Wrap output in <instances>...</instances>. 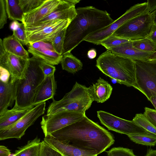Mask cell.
I'll return each instance as SVG.
<instances>
[{
	"label": "cell",
	"mask_w": 156,
	"mask_h": 156,
	"mask_svg": "<svg viewBox=\"0 0 156 156\" xmlns=\"http://www.w3.org/2000/svg\"><path fill=\"white\" fill-rule=\"evenodd\" d=\"M49 136L45 142L62 156H97L115 142L110 133L86 115Z\"/></svg>",
	"instance_id": "obj_1"
},
{
	"label": "cell",
	"mask_w": 156,
	"mask_h": 156,
	"mask_svg": "<svg viewBox=\"0 0 156 156\" xmlns=\"http://www.w3.org/2000/svg\"><path fill=\"white\" fill-rule=\"evenodd\" d=\"M77 15L66 29L62 55L71 51L92 33L115 21L106 10L91 6L76 8Z\"/></svg>",
	"instance_id": "obj_2"
},
{
	"label": "cell",
	"mask_w": 156,
	"mask_h": 156,
	"mask_svg": "<svg viewBox=\"0 0 156 156\" xmlns=\"http://www.w3.org/2000/svg\"><path fill=\"white\" fill-rule=\"evenodd\" d=\"M96 66L103 74L117 83L135 88L136 79L134 60L107 50L97 59Z\"/></svg>",
	"instance_id": "obj_3"
},
{
	"label": "cell",
	"mask_w": 156,
	"mask_h": 156,
	"mask_svg": "<svg viewBox=\"0 0 156 156\" xmlns=\"http://www.w3.org/2000/svg\"><path fill=\"white\" fill-rule=\"evenodd\" d=\"M43 61L34 56L29 59L23 77L16 82L14 108L23 109L34 106L32 105L34 96L45 77L40 66Z\"/></svg>",
	"instance_id": "obj_4"
},
{
	"label": "cell",
	"mask_w": 156,
	"mask_h": 156,
	"mask_svg": "<svg viewBox=\"0 0 156 156\" xmlns=\"http://www.w3.org/2000/svg\"><path fill=\"white\" fill-rule=\"evenodd\" d=\"M49 105L47 115H51L62 111L79 112L85 113L93 101L88 88L76 82L72 90L60 100L54 99Z\"/></svg>",
	"instance_id": "obj_5"
},
{
	"label": "cell",
	"mask_w": 156,
	"mask_h": 156,
	"mask_svg": "<svg viewBox=\"0 0 156 156\" xmlns=\"http://www.w3.org/2000/svg\"><path fill=\"white\" fill-rule=\"evenodd\" d=\"M154 23L147 11L128 21L112 34L131 41L143 39L149 35Z\"/></svg>",
	"instance_id": "obj_6"
},
{
	"label": "cell",
	"mask_w": 156,
	"mask_h": 156,
	"mask_svg": "<svg viewBox=\"0 0 156 156\" xmlns=\"http://www.w3.org/2000/svg\"><path fill=\"white\" fill-rule=\"evenodd\" d=\"M136 85L135 88L147 98L156 95V61L134 60Z\"/></svg>",
	"instance_id": "obj_7"
},
{
	"label": "cell",
	"mask_w": 156,
	"mask_h": 156,
	"mask_svg": "<svg viewBox=\"0 0 156 156\" xmlns=\"http://www.w3.org/2000/svg\"><path fill=\"white\" fill-rule=\"evenodd\" d=\"M70 21L52 20L25 27V33L30 43L44 41L51 43L57 34L66 28Z\"/></svg>",
	"instance_id": "obj_8"
},
{
	"label": "cell",
	"mask_w": 156,
	"mask_h": 156,
	"mask_svg": "<svg viewBox=\"0 0 156 156\" xmlns=\"http://www.w3.org/2000/svg\"><path fill=\"white\" fill-rule=\"evenodd\" d=\"M147 3H137L131 7L122 15L106 27L92 33L84 41L98 45L102 41L112 35L119 28L130 19L147 11Z\"/></svg>",
	"instance_id": "obj_9"
},
{
	"label": "cell",
	"mask_w": 156,
	"mask_h": 156,
	"mask_svg": "<svg viewBox=\"0 0 156 156\" xmlns=\"http://www.w3.org/2000/svg\"><path fill=\"white\" fill-rule=\"evenodd\" d=\"M45 106V102L35 106L17 122L8 127L0 130V140L11 138L20 139L25 134L27 129L44 113Z\"/></svg>",
	"instance_id": "obj_10"
},
{
	"label": "cell",
	"mask_w": 156,
	"mask_h": 156,
	"mask_svg": "<svg viewBox=\"0 0 156 156\" xmlns=\"http://www.w3.org/2000/svg\"><path fill=\"white\" fill-rule=\"evenodd\" d=\"M97 114L101 123L109 130L125 134L127 136L152 133L133 120L124 119L103 111H97Z\"/></svg>",
	"instance_id": "obj_11"
},
{
	"label": "cell",
	"mask_w": 156,
	"mask_h": 156,
	"mask_svg": "<svg viewBox=\"0 0 156 156\" xmlns=\"http://www.w3.org/2000/svg\"><path fill=\"white\" fill-rule=\"evenodd\" d=\"M85 116V113L71 111H62L43 116L41 124L45 137L49 136L53 132L82 119Z\"/></svg>",
	"instance_id": "obj_12"
},
{
	"label": "cell",
	"mask_w": 156,
	"mask_h": 156,
	"mask_svg": "<svg viewBox=\"0 0 156 156\" xmlns=\"http://www.w3.org/2000/svg\"><path fill=\"white\" fill-rule=\"evenodd\" d=\"M29 59H25L6 52L3 45L2 40L0 39V66L9 72L11 82L15 83L22 78Z\"/></svg>",
	"instance_id": "obj_13"
},
{
	"label": "cell",
	"mask_w": 156,
	"mask_h": 156,
	"mask_svg": "<svg viewBox=\"0 0 156 156\" xmlns=\"http://www.w3.org/2000/svg\"><path fill=\"white\" fill-rule=\"evenodd\" d=\"M28 45V51L33 56L53 65H58L61 62L62 55L55 51L51 43L38 41L30 43Z\"/></svg>",
	"instance_id": "obj_14"
},
{
	"label": "cell",
	"mask_w": 156,
	"mask_h": 156,
	"mask_svg": "<svg viewBox=\"0 0 156 156\" xmlns=\"http://www.w3.org/2000/svg\"><path fill=\"white\" fill-rule=\"evenodd\" d=\"M80 1V0H62L61 3L54 10L32 25L57 20L71 21L77 15L75 6Z\"/></svg>",
	"instance_id": "obj_15"
},
{
	"label": "cell",
	"mask_w": 156,
	"mask_h": 156,
	"mask_svg": "<svg viewBox=\"0 0 156 156\" xmlns=\"http://www.w3.org/2000/svg\"><path fill=\"white\" fill-rule=\"evenodd\" d=\"M62 2V0H45L36 9L24 14L22 23L25 27L35 24L54 10Z\"/></svg>",
	"instance_id": "obj_16"
},
{
	"label": "cell",
	"mask_w": 156,
	"mask_h": 156,
	"mask_svg": "<svg viewBox=\"0 0 156 156\" xmlns=\"http://www.w3.org/2000/svg\"><path fill=\"white\" fill-rule=\"evenodd\" d=\"M56 88V82L54 74L45 76L36 91L33 101V105L35 106L49 99H54Z\"/></svg>",
	"instance_id": "obj_17"
},
{
	"label": "cell",
	"mask_w": 156,
	"mask_h": 156,
	"mask_svg": "<svg viewBox=\"0 0 156 156\" xmlns=\"http://www.w3.org/2000/svg\"><path fill=\"white\" fill-rule=\"evenodd\" d=\"M88 88L89 94L93 101L103 103L110 97L113 88L107 81L100 77L97 82Z\"/></svg>",
	"instance_id": "obj_18"
},
{
	"label": "cell",
	"mask_w": 156,
	"mask_h": 156,
	"mask_svg": "<svg viewBox=\"0 0 156 156\" xmlns=\"http://www.w3.org/2000/svg\"><path fill=\"white\" fill-rule=\"evenodd\" d=\"M109 51L115 54L133 60L147 61L148 56L151 54L136 48L133 46L132 41L112 48Z\"/></svg>",
	"instance_id": "obj_19"
},
{
	"label": "cell",
	"mask_w": 156,
	"mask_h": 156,
	"mask_svg": "<svg viewBox=\"0 0 156 156\" xmlns=\"http://www.w3.org/2000/svg\"><path fill=\"white\" fill-rule=\"evenodd\" d=\"M16 91V82L10 80L6 83L0 81V114L12 107L15 101Z\"/></svg>",
	"instance_id": "obj_20"
},
{
	"label": "cell",
	"mask_w": 156,
	"mask_h": 156,
	"mask_svg": "<svg viewBox=\"0 0 156 156\" xmlns=\"http://www.w3.org/2000/svg\"><path fill=\"white\" fill-rule=\"evenodd\" d=\"M34 107L23 109H18L13 107L11 109H7L0 113V130L17 122Z\"/></svg>",
	"instance_id": "obj_21"
},
{
	"label": "cell",
	"mask_w": 156,
	"mask_h": 156,
	"mask_svg": "<svg viewBox=\"0 0 156 156\" xmlns=\"http://www.w3.org/2000/svg\"><path fill=\"white\" fill-rule=\"evenodd\" d=\"M2 44L6 52L25 59H29L28 51L13 35L4 38Z\"/></svg>",
	"instance_id": "obj_22"
},
{
	"label": "cell",
	"mask_w": 156,
	"mask_h": 156,
	"mask_svg": "<svg viewBox=\"0 0 156 156\" xmlns=\"http://www.w3.org/2000/svg\"><path fill=\"white\" fill-rule=\"evenodd\" d=\"M41 141L37 136L15 151L14 156H40Z\"/></svg>",
	"instance_id": "obj_23"
},
{
	"label": "cell",
	"mask_w": 156,
	"mask_h": 156,
	"mask_svg": "<svg viewBox=\"0 0 156 156\" xmlns=\"http://www.w3.org/2000/svg\"><path fill=\"white\" fill-rule=\"evenodd\" d=\"M60 63L63 70L72 74L81 70L83 66L81 61L71 52L62 55Z\"/></svg>",
	"instance_id": "obj_24"
},
{
	"label": "cell",
	"mask_w": 156,
	"mask_h": 156,
	"mask_svg": "<svg viewBox=\"0 0 156 156\" xmlns=\"http://www.w3.org/2000/svg\"><path fill=\"white\" fill-rule=\"evenodd\" d=\"M5 5L7 15L10 20L22 22L24 13L19 0H5Z\"/></svg>",
	"instance_id": "obj_25"
},
{
	"label": "cell",
	"mask_w": 156,
	"mask_h": 156,
	"mask_svg": "<svg viewBox=\"0 0 156 156\" xmlns=\"http://www.w3.org/2000/svg\"><path fill=\"white\" fill-rule=\"evenodd\" d=\"M10 28L13 31L12 35L22 45L29 44L25 33V27L23 23L13 21L10 24Z\"/></svg>",
	"instance_id": "obj_26"
},
{
	"label": "cell",
	"mask_w": 156,
	"mask_h": 156,
	"mask_svg": "<svg viewBox=\"0 0 156 156\" xmlns=\"http://www.w3.org/2000/svg\"><path fill=\"white\" fill-rule=\"evenodd\" d=\"M128 136L131 141L136 144L149 146H154L156 144V135L152 133Z\"/></svg>",
	"instance_id": "obj_27"
},
{
	"label": "cell",
	"mask_w": 156,
	"mask_h": 156,
	"mask_svg": "<svg viewBox=\"0 0 156 156\" xmlns=\"http://www.w3.org/2000/svg\"><path fill=\"white\" fill-rule=\"evenodd\" d=\"M132 43L134 47L143 52L152 53L156 51V45L148 37Z\"/></svg>",
	"instance_id": "obj_28"
},
{
	"label": "cell",
	"mask_w": 156,
	"mask_h": 156,
	"mask_svg": "<svg viewBox=\"0 0 156 156\" xmlns=\"http://www.w3.org/2000/svg\"><path fill=\"white\" fill-rule=\"evenodd\" d=\"M131 41L129 40L120 38L112 34L102 41L100 44L105 47L107 50H109L112 48L116 47Z\"/></svg>",
	"instance_id": "obj_29"
},
{
	"label": "cell",
	"mask_w": 156,
	"mask_h": 156,
	"mask_svg": "<svg viewBox=\"0 0 156 156\" xmlns=\"http://www.w3.org/2000/svg\"><path fill=\"white\" fill-rule=\"evenodd\" d=\"M132 120L149 132L156 135V128L147 119L144 114H136Z\"/></svg>",
	"instance_id": "obj_30"
},
{
	"label": "cell",
	"mask_w": 156,
	"mask_h": 156,
	"mask_svg": "<svg viewBox=\"0 0 156 156\" xmlns=\"http://www.w3.org/2000/svg\"><path fill=\"white\" fill-rule=\"evenodd\" d=\"M24 14L29 13L41 5L45 0H19Z\"/></svg>",
	"instance_id": "obj_31"
},
{
	"label": "cell",
	"mask_w": 156,
	"mask_h": 156,
	"mask_svg": "<svg viewBox=\"0 0 156 156\" xmlns=\"http://www.w3.org/2000/svg\"><path fill=\"white\" fill-rule=\"evenodd\" d=\"M66 29L59 32L54 39L51 44L55 51L58 54L62 55Z\"/></svg>",
	"instance_id": "obj_32"
},
{
	"label": "cell",
	"mask_w": 156,
	"mask_h": 156,
	"mask_svg": "<svg viewBox=\"0 0 156 156\" xmlns=\"http://www.w3.org/2000/svg\"><path fill=\"white\" fill-rule=\"evenodd\" d=\"M106 152L107 156H137L133 150L121 147L112 148Z\"/></svg>",
	"instance_id": "obj_33"
},
{
	"label": "cell",
	"mask_w": 156,
	"mask_h": 156,
	"mask_svg": "<svg viewBox=\"0 0 156 156\" xmlns=\"http://www.w3.org/2000/svg\"><path fill=\"white\" fill-rule=\"evenodd\" d=\"M40 156H62L60 154L47 144L41 147Z\"/></svg>",
	"instance_id": "obj_34"
},
{
	"label": "cell",
	"mask_w": 156,
	"mask_h": 156,
	"mask_svg": "<svg viewBox=\"0 0 156 156\" xmlns=\"http://www.w3.org/2000/svg\"><path fill=\"white\" fill-rule=\"evenodd\" d=\"M5 0H0V29L3 28L7 22V16Z\"/></svg>",
	"instance_id": "obj_35"
},
{
	"label": "cell",
	"mask_w": 156,
	"mask_h": 156,
	"mask_svg": "<svg viewBox=\"0 0 156 156\" xmlns=\"http://www.w3.org/2000/svg\"><path fill=\"white\" fill-rule=\"evenodd\" d=\"M40 66L45 76L54 74L56 68L54 65L43 61Z\"/></svg>",
	"instance_id": "obj_36"
},
{
	"label": "cell",
	"mask_w": 156,
	"mask_h": 156,
	"mask_svg": "<svg viewBox=\"0 0 156 156\" xmlns=\"http://www.w3.org/2000/svg\"><path fill=\"white\" fill-rule=\"evenodd\" d=\"M144 115L156 128V110L148 107L144 108Z\"/></svg>",
	"instance_id": "obj_37"
},
{
	"label": "cell",
	"mask_w": 156,
	"mask_h": 156,
	"mask_svg": "<svg viewBox=\"0 0 156 156\" xmlns=\"http://www.w3.org/2000/svg\"><path fill=\"white\" fill-rule=\"evenodd\" d=\"M0 81L5 83H8L11 78V75L5 68L0 66Z\"/></svg>",
	"instance_id": "obj_38"
},
{
	"label": "cell",
	"mask_w": 156,
	"mask_h": 156,
	"mask_svg": "<svg viewBox=\"0 0 156 156\" xmlns=\"http://www.w3.org/2000/svg\"><path fill=\"white\" fill-rule=\"evenodd\" d=\"M147 3V12L150 14H152L156 10V0H149Z\"/></svg>",
	"instance_id": "obj_39"
},
{
	"label": "cell",
	"mask_w": 156,
	"mask_h": 156,
	"mask_svg": "<svg viewBox=\"0 0 156 156\" xmlns=\"http://www.w3.org/2000/svg\"><path fill=\"white\" fill-rule=\"evenodd\" d=\"M156 45V24H153L149 36L147 37Z\"/></svg>",
	"instance_id": "obj_40"
},
{
	"label": "cell",
	"mask_w": 156,
	"mask_h": 156,
	"mask_svg": "<svg viewBox=\"0 0 156 156\" xmlns=\"http://www.w3.org/2000/svg\"><path fill=\"white\" fill-rule=\"evenodd\" d=\"M11 153L10 150L6 147L0 146V156H9Z\"/></svg>",
	"instance_id": "obj_41"
},
{
	"label": "cell",
	"mask_w": 156,
	"mask_h": 156,
	"mask_svg": "<svg viewBox=\"0 0 156 156\" xmlns=\"http://www.w3.org/2000/svg\"><path fill=\"white\" fill-rule=\"evenodd\" d=\"M96 55V51L94 49H91L88 51L87 55L88 58L90 59H93L94 58Z\"/></svg>",
	"instance_id": "obj_42"
},
{
	"label": "cell",
	"mask_w": 156,
	"mask_h": 156,
	"mask_svg": "<svg viewBox=\"0 0 156 156\" xmlns=\"http://www.w3.org/2000/svg\"><path fill=\"white\" fill-rule=\"evenodd\" d=\"M144 156H156V150L151 148L148 149Z\"/></svg>",
	"instance_id": "obj_43"
},
{
	"label": "cell",
	"mask_w": 156,
	"mask_h": 156,
	"mask_svg": "<svg viewBox=\"0 0 156 156\" xmlns=\"http://www.w3.org/2000/svg\"><path fill=\"white\" fill-rule=\"evenodd\" d=\"M147 61H156V51L150 54L148 58Z\"/></svg>",
	"instance_id": "obj_44"
},
{
	"label": "cell",
	"mask_w": 156,
	"mask_h": 156,
	"mask_svg": "<svg viewBox=\"0 0 156 156\" xmlns=\"http://www.w3.org/2000/svg\"><path fill=\"white\" fill-rule=\"evenodd\" d=\"M152 103L156 110V95H154L151 97L149 101Z\"/></svg>",
	"instance_id": "obj_45"
},
{
	"label": "cell",
	"mask_w": 156,
	"mask_h": 156,
	"mask_svg": "<svg viewBox=\"0 0 156 156\" xmlns=\"http://www.w3.org/2000/svg\"><path fill=\"white\" fill-rule=\"evenodd\" d=\"M154 24H156V10L151 14Z\"/></svg>",
	"instance_id": "obj_46"
}]
</instances>
